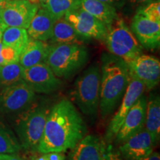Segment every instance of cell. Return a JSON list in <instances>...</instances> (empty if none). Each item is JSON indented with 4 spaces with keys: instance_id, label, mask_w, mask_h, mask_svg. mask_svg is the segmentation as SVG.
<instances>
[{
    "instance_id": "6da1fadb",
    "label": "cell",
    "mask_w": 160,
    "mask_h": 160,
    "mask_svg": "<svg viewBox=\"0 0 160 160\" xmlns=\"http://www.w3.org/2000/svg\"><path fill=\"white\" fill-rule=\"evenodd\" d=\"M86 133L82 117L71 101L63 99L50 110L37 151L65 152L73 148Z\"/></svg>"
},
{
    "instance_id": "7a4b0ae2",
    "label": "cell",
    "mask_w": 160,
    "mask_h": 160,
    "mask_svg": "<svg viewBox=\"0 0 160 160\" xmlns=\"http://www.w3.org/2000/svg\"><path fill=\"white\" fill-rule=\"evenodd\" d=\"M99 109L102 119L114 111L129 83L127 62L113 55L105 54L101 66Z\"/></svg>"
},
{
    "instance_id": "3957f363",
    "label": "cell",
    "mask_w": 160,
    "mask_h": 160,
    "mask_svg": "<svg viewBox=\"0 0 160 160\" xmlns=\"http://www.w3.org/2000/svg\"><path fill=\"white\" fill-rule=\"evenodd\" d=\"M88 51L80 43L52 44L45 63L58 78H68L87 63Z\"/></svg>"
},
{
    "instance_id": "277c9868",
    "label": "cell",
    "mask_w": 160,
    "mask_h": 160,
    "mask_svg": "<svg viewBox=\"0 0 160 160\" xmlns=\"http://www.w3.org/2000/svg\"><path fill=\"white\" fill-rule=\"evenodd\" d=\"M50 110L45 105L33 104L27 110L19 113L15 128L22 148L37 151Z\"/></svg>"
},
{
    "instance_id": "5b68a950",
    "label": "cell",
    "mask_w": 160,
    "mask_h": 160,
    "mask_svg": "<svg viewBox=\"0 0 160 160\" xmlns=\"http://www.w3.org/2000/svg\"><path fill=\"white\" fill-rule=\"evenodd\" d=\"M101 69L99 65L90 66L78 78L73 99L84 114L95 117L99 108Z\"/></svg>"
},
{
    "instance_id": "8992f818",
    "label": "cell",
    "mask_w": 160,
    "mask_h": 160,
    "mask_svg": "<svg viewBox=\"0 0 160 160\" xmlns=\"http://www.w3.org/2000/svg\"><path fill=\"white\" fill-rule=\"evenodd\" d=\"M104 41L112 55L126 62L142 54V47L122 19L118 17L108 27Z\"/></svg>"
},
{
    "instance_id": "52a82bcc",
    "label": "cell",
    "mask_w": 160,
    "mask_h": 160,
    "mask_svg": "<svg viewBox=\"0 0 160 160\" xmlns=\"http://www.w3.org/2000/svg\"><path fill=\"white\" fill-rule=\"evenodd\" d=\"M36 93L24 80L2 88L0 92V112L19 113L33 105Z\"/></svg>"
},
{
    "instance_id": "ba28073f",
    "label": "cell",
    "mask_w": 160,
    "mask_h": 160,
    "mask_svg": "<svg viewBox=\"0 0 160 160\" xmlns=\"http://www.w3.org/2000/svg\"><path fill=\"white\" fill-rule=\"evenodd\" d=\"M39 7L28 0H5L0 8V21L5 27L28 29Z\"/></svg>"
},
{
    "instance_id": "9c48e42d",
    "label": "cell",
    "mask_w": 160,
    "mask_h": 160,
    "mask_svg": "<svg viewBox=\"0 0 160 160\" xmlns=\"http://www.w3.org/2000/svg\"><path fill=\"white\" fill-rule=\"evenodd\" d=\"M145 87L141 82L130 76L129 83L125 93L122 99V102L116 114L110 122L108 127L105 134V139L108 142L115 139L118 131L122 125L126 115L128 114L130 109L133 107L138 99L143 95Z\"/></svg>"
},
{
    "instance_id": "30bf717a",
    "label": "cell",
    "mask_w": 160,
    "mask_h": 160,
    "mask_svg": "<svg viewBox=\"0 0 160 160\" xmlns=\"http://www.w3.org/2000/svg\"><path fill=\"white\" fill-rule=\"evenodd\" d=\"M22 80L25 82L35 93L48 94L57 91L62 82L52 71L45 62L24 68Z\"/></svg>"
},
{
    "instance_id": "8fae6325",
    "label": "cell",
    "mask_w": 160,
    "mask_h": 160,
    "mask_svg": "<svg viewBox=\"0 0 160 160\" xmlns=\"http://www.w3.org/2000/svg\"><path fill=\"white\" fill-rule=\"evenodd\" d=\"M64 19L73 26L76 32L83 39L105 40L107 26L80 8L66 13Z\"/></svg>"
},
{
    "instance_id": "7c38bea8",
    "label": "cell",
    "mask_w": 160,
    "mask_h": 160,
    "mask_svg": "<svg viewBox=\"0 0 160 160\" xmlns=\"http://www.w3.org/2000/svg\"><path fill=\"white\" fill-rule=\"evenodd\" d=\"M129 74L141 82L145 88L151 90L160 79L159 60L153 56L141 54L128 62Z\"/></svg>"
},
{
    "instance_id": "4fadbf2b",
    "label": "cell",
    "mask_w": 160,
    "mask_h": 160,
    "mask_svg": "<svg viewBox=\"0 0 160 160\" xmlns=\"http://www.w3.org/2000/svg\"><path fill=\"white\" fill-rule=\"evenodd\" d=\"M156 145L152 136L144 128L122 143L119 150L126 160H141L153 153Z\"/></svg>"
},
{
    "instance_id": "5bb4252c",
    "label": "cell",
    "mask_w": 160,
    "mask_h": 160,
    "mask_svg": "<svg viewBox=\"0 0 160 160\" xmlns=\"http://www.w3.org/2000/svg\"><path fill=\"white\" fill-rule=\"evenodd\" d=\"M131 31L142 47L148 50L159 48L160 22H155L136 13L131 22Z\"/></svg>"
},
{
    "instance_id": "9a60e30c",
    "label": "cell",
    "mask_w": 160,
    "mask_h": 160,
    "mask_svg": "<svg viewBox=\"0 0 160 160\" xmlns=\"http://www.w3.org/2000/svg\"><path fill=\"white\" fill-rule=\"evenodd\" d=\"M146 105L147 99L142 95L126 115L114 139L117 143L122 144L145 128Z\"/></svg>"
},
{
    "instance_id": "2e32d148",
    "label": "cell",
    "mask_w": 160,
    "mask_h": 160,
    "mask_svg": "<svg viewBox=\"0 0 160 160\" xmlns=\"http://www.w3.org/2000/svg\"><path fill=\"white\" fill-rule=\"evenodd\" d=\"M105 142L95 135H86L71 149L68 160H103Z\"/></svg>"
},
{
    "instance_id": "e0dca14e",
    "label": "cell",
    "mask_w": 160,
    "mask_h": 160,
    "mask_svg": "<svg viewBox=\"0 0 160 160\" xmlns=\"http://www.w3.org/2000/svg\"><path fill=\"white\" fill-rule=\"evenodd\" d=\"M57 20L45 8L40 6L27 29L29 37L42 42L48 41Z\"/></svg>"
},
{
    "instance_id": "ac0fdd59",
    "label": "cell",
    "mask_w": 160,
    "mask_h": 160,
    "mask_svg": "<svg viewBox=\"0 0 160 160\" xmlns=\"http://www.w3.org/2000/svg\"><path fill=\"white\" fill-rule=\"evenodd\" d=\"M50 45L46 42L30 38L25 48L19 56V62L24 68L45 62Z\"/></svg>"
},
{
    "instance_id": "d6986e66",
    "label": "cell",
    "mask_w": 160,
    "mask_h": 160,
    "mask_svg": "<svg viewBox=\"0 0 160 160\" xmlns=\"http://www.w3.org/2000/svg\"><path fill=\"white\" fill-rule=\"evenodd\" d=\"M80 8L97 18L107 28L118 18L115 8L99 0H81Z\"/></svg>"
},
{
    "instance_id": "ffe728a7",
    "label": "cell",
    "mask_w": 160,
    "mask_h": 160,
    "mask_svg": "<svg viewBox=\"0 0 160 160\" xmlns=\"http://www.w3.org/2000/svg\"><path fill=\"white\" fill-rule=\"evenodd\" d=\"M145 128L157 144L160 138V99L158 96L147 101Z\"/></svg>"
},
{
    "instance_id": "44dd1931",
    "label": "cell",
    "mask_w": 160,
    "mask_h": 160,
    "mask_svg": "<svg viewBox=\"0 0 160 160\" xmlns=\"http://www.w3.org/2000/svg\"><path fill=\"white\" fill-rule=\"evenodd\" d=\"M84 39L76 32L73 26L62 17L56 21L50 41L52 44H82Z\"/></svg>"
},
{
    "instance_id": "7402d4cb",
    "label": "cell",
    "mask_w": 160,
    "mask_h": 160,
    "mask_svg": "<svg viewBox=\"0 0 160 160\" xmlns=\"http://www.w3.org/2000/svg\"><path fill=\"white\" fill-rule=\"evenodd\" d=\"M27 29L17 27H6L3 30L1 42L15 50L19 56L29 41Z\"/></svg>"
},
{
    "instance_id": "603a6c76",
    "label": "cell",
    "mask_w": 160,
    "mask_h": 160,
    "mask_svg": "<svg viewBox=\"0 0 160 160\" xmlns=\"http://www.w3.org/2000/svg\"><path fill=\"white\" fill-rule=\"evenodd\" d=\"M81 0H47L43 4L45 8L57 19L64 17L66 13L80 8Z\"/></svg>"
},
{
    "instance_id": "cb8c5ba5",
    "label": "cell",
    "mask_w": 160,
    "mask_h": 160,
    "mask_svg": "<svg viewBox=\"0 0 160 160\" xmlns=\"http://www.w3.org/2000/svg\"><path fill=\"white\" fill-rule=\"evenodd\" d=\"M23 69L19 62L0 65V88H4L22 79Z\"/></svg>"
},
{
    "instance_id": "d4e9b609",
    "label": "cell",
    "mask_w": 160,
    "mask_h": 160,
    "mask_svg": "<svg viewBox=\"0 0 160 160\" xmlns=\"http://www.w3.org/2000/svg\"><path fill=\"white\" fill-rule=\"evenodd\" d=\"M22 146L9 128L0 122V153H18Z\"/></svg>"
},
{
    "instance_id": "484cf974",
    "label": "cell",
    "mask_w": 160,
    "mask_h": 160,
    "mask_svg": "<svg viewBox=\"0 0 160 160\" xmlns=\"http://www.w3.org/2000/svg\"><path fill=\"white\" fill-rule=\"evenodd\" d=\"M137 13L155 22H160V2L154 0L138 8Z\"/></svg>"
},
{
    "instance_id": "4316f807",
    "label": "cell",
    "mask_w": 160,
    "mask_h": 160,
    "mask_svg": "<svg viewBox=\"0 0 160 160\" xmlns=\"http://www.w3.org/2000/svg\"><path fill=\"white\" fill-rule=\"evenodd\" d=\"M19 54L14 49L5 45L0 40V65L18 62Z\"/></svg>"
},
{
    "instance_id": "83f0119b",
    "label": "cell",
    "mask_w": 160,
    "mask_h": 160,
    "mask_svg": "<svg viewBox=\"0 0 160 160\" xmlns=\"http://www.w3.org/2000/svg\"><path fill=\"white\" fill-rule=\"evenodd\" d=\"M103 160H124L120 153L113 151L111 146H108L106 148L105 156Z\"/></svg>"
},
{
    "instance_id": "f1b7e54d",
    "label": "cell",
    "mask_w": 160,
    "mask_h": 160,
    "mask_svg": "<svg viewBox=\"0 0 160 160\" xmlns=\"http://www.w3.org/2000/svg\"><path fill=\"white\" fill-rule=\"evenodd\" d=\"M99 1L103 2H105L108 4L112 7L115 8L116 9H120L123 7L124 5H125L126 0H99Z\"/></svg>"
},
{
    "instance_id": "f546056e",
    "label": "cell",
    "mask_w": 160,
    "mask_h": 160,
    "mask_svg": "<svg viewBox=\"0 0 160 160\" xmlns=\"http://www.w3.org/2000/svg\"><path fill=\"white\" fill-rule=\"evenodd\" d=\"M48 160H65V155L63 152H50L46 153Z\"/></svg>"
},
{
    "instance_id": "4dcf8cb0",
    "label": "cell",
    "mask_w": 160,
    "mask_h": 160,
    "mask_svg": "<svg viewBox=\"0 0 160 160\" xmlns=\"http://www.w3.org/2000/svg\"><path fill=\"white\" fill-rule=\"evenodd\" d=\"M0 160H23L17 153H0Z\"/></svg>"
},
{
    "instance_id": "1f68e13d",
    "label": "cell",
    "mask_w": 160,
    "mask_h": 160,
    "mask_svg": "<svg viewBox=\"0 0 160 160\" xmlns=\"http://www.w3.org/2000/svg\"><path fill=\"white\" fill-rule=\"evenodd\" d=\"M141 160H160V156L158 152H153L148 157Z\"/></svg>"
},
{
    "instance_id": "d6a6232c",
    "label": "cell",
    "mask_w": 160,
    "mask_h": 160,
    "mask_svg": "<svg viewBox=\"0 0 160 160\" xmlns=\"http://www.w3.org/2000/svg\"><path fill=\"white\" fill-rule=\"evenodd\" d=\"M152 1H154V0H130V2L133 5H146V4L151 2Z\"/></svg>"
},
{
    "instance_id": "836d02e7",
    "label": "cell",
    "mask_w": 160,
    "mask_h": 160,
    "mask_svg": "<svg viewBox=\"0 0 160 160\" xmlns=\"http://www.w3.org/2000/svg\"><path fill=\"white\" fill-rule=\"evenodd\" d=\"M41 154L42 155L39 156V157H35L34 159H33L32 160H48L46 153H41Z\"/></svg>"
},
{
    "instance_id": "e575fe53",
    "label": "cell",
    "mask_w": 160,
    "mask_h": 160,
    "mask_svg": "<svg viewBox=\"0 0 160 160\" xmlns=\"http://www.w3.org/2000/svg\"><path fill=\"white\" fill-rule=\"evenodd\" d=\"M4 1H5V0H0V8H1V7H2V4H3V2H4ZM0 28H2L3 30L5 28V26L3 25L2 23L1 22V21H0Z\"/></svg>"
},
{
    "instance_id": "d590c367",
    "label": "cell",
    "mask_w": 160,
    "mask_h": 160,
    "mask_svg": "<svg viewBox=\"0 0 160 160\" xmlns=\"http://www.w3.org/2000/svg\"><path fill=\"white\" fill-rule=\"evenodd\" d=\"M46 1H47V0H37V2L39 4V5H42Z\"/></svg>"
},
{
    "instance_id": "8d00e7d4",
    "label": "cell",
    "mask_w": 160,
    "mask_h": 160,
    "mask_svg": "<svg viewBox=\"0 0 160 160\" xmlns=\"http://www.w3.org/2000/svg\"><path fill=\"white\" fill-rule=\"evenodd\" d=\"M2 31H3V29L2 28H0V40L2 39Z\"/></svg>"
},
{
    "instance_id": "74e56055",
    "label": "cell",
    "mask_w": 160,
    "mask_h": 160,
    "mask_svg": "<svg viewBox=\"0 0 160 160\" xmlns=\"http://www.w3.org/2000/svg\"><path fill=\"white\" fill-rule=\"evenodd\" d=\"M28 1L33 2H35V3H37V0H28ZM37 4H38V3H37Z\"/></svg>"
}]
</instances>
